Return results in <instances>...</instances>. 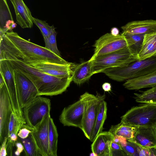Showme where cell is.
<instances>
[{"mask_svg":"<svg viewBox=\"0 0 156 156\" xmlns=\"http://www.w3.org/2000/svg\"><path fill=\"white\" fill-rule=\"evenodd\" d=\"M0 36V59L17 60L27 64L39 62H68L45 47L23 38L12 30Z\"/></svg>","mask_w":156,"mask_h":156,"instance_id":"obj_1","label":"cell"},{"mask_svg":"<svg viewBox=\"0 0 156 156\" xmlns=\"http://www.w3.org/2000/svg\"><path fill=\"white\" fill-rule=\"evenodd\" d=\"M14 69H17L27 77L36 87L38 96H52L65 91L72 81L73 75L63 77L52 76L21 61L7 60Z\"/></svg>","mask_w":156,"mask_h":156,"instance_id":"obj_2","label":"cell"},{"mask_svg":"<svg viewBox=\"0 0 156 156\" xmlns=\"http://www.w3.org/2000/svg\"><path fill=\"white\" fill-rule=\"evenodd\" d=\"M156 69V55L146 59L137 60L122 67L108 69L102 73L110 79L119 82L147 75Z\"/></svg>","mask_w":156,"mask_h":156,"instance_id":"obj_3","label":"cell"},{"mask_svg":"<svg viewBox=\"0 0 156 156\" xmlns=\"http://www.w3.org/2000/svg\"><path fill=\"white\" fill-rule=\"evenodd\" d=\"M91 69L93 74L102 73L108 69L124 67L138 60L127 47L106 55L97 57L92 60Z\"/></svg>","mask_w":156,"mask_h":156,"instance_id":"obj_4","label":"cell"},{"mask_svg":"<svg viewBox=\"0 0 156 156\" xmlns=\"http://www.w3.org/2000/svg\"><path fill=\"white\" fill-rule=\"evenodd\" d=\"M121 122L134 127L156 126V104H144L131 108L121 117Z\"/></svg>","mask_w":156,"mask_h":156,"instance_id":"obj_5","label":"cell"},{"mask_svg":"<svg viewBox=\"0 0 156 156\" xmlns=\"http://www.w3.org/2000/svg\"><path fill=\"white\" fill-rule=\"evenodd\" d=\"M105 95L97 93L96 95L86 92L80 98L84 105L83 117L80 129L85 136L90 140L100 105L104 100Z\"/></svg>","mask_w":156,"mask_h":156,"instance_id":"obj_6","label":"cell"},{"mask_svg":"<svg viewBox=\"0 0 156 156\" xmlns=\"http://www.w3.org/2000/svg\"><path fill=\"white\" fill-rule=\"evenodd\" d=\"M51 109L50 100L38 96L23 109L27 124L31 128L35 127L45 115L50 113Z\"/></svg>","mask_w":156,"mask_h":156,"instance_id":"obj_7","label":"cell"},{"mask_svg":"<svg viewBox=\"0 0 156 156\" xmlns=\"http://www.w3.org/2000/svg\"><path fill=\"white\" fill-rule=\"evenodd\" d=\"M93 46L94 47V53L90 60L122 49L128 45L126 39L122 34L114 36L107 33L97 40Z\"/></svg>","mask_w":156,"mask_h":156,"instance_id":"obj_8","label":"cell"},{"mask_svg":"<svg viewBox=\"0 0 156 156\" xmlns=\"http://www.w3.org/2000/svg\"><path fill=\"white\" fill-rule=\"evenodd\" d=\"M14 69L16 91L20 105L23 109L38 96V92L30 80L19 70Z\"/></svg>","mask_w":156,"mask_h":156,"instance_id":"obj_9","label":"cell"},{"mask_svg":"<svg viewBox=\"0 0 156 156\" xmlns=\"http://www.w3.org/2000/svg\"><path fill=\"white\" fill-rule=\"evenodd\" d=\"M14 69L9 61L0 59V72L3 76L13 112L20 117H24L16 91L14 75Z\"/></svg>","mask_w":156,"mask_h":156,"instance_id":"obj_10","label":"cell"},{"mask_svg":"<svg viewBox=\"0 0 156 156\" xmlns=\"http://www.w3.org/2000/svg\"><path fill=\"white\" fill-rule=\"evenodd\" d=\"M50 113L45 115L42 121L30 133L32 140L40 156H49L48 144L49 122Z\"/></svg>","mask_w":156,"mask_h":156,"instance_id":"obj_11","label":"cell"},{"mask_svg":"<svg viewBox=\"0 0 156 156\" xmlns=\"http://www.w3.org/2000/svg\"><path fill=\"white\" fill-rule=\"evenodd\" d=\"M13 112L8 91L5 83L0 87V141L1 144L7 137L11 114Z\"/></svg>","mask_w":156,"mask_h":156,"instance_id":"obj_12","label":"cell"},{"mask_svg":"<svg viewBox=\"0 0 156 156\" xmlns=\"http://www.w3.org/2000/svg\"><path fill=\"white\" fill-rule=\"evenodd\" d=\"M84 111V103L80 98L78 101L63 109L59 117V121L64 126L80 129Z\"/></svg>","mask_w":156,"mask_h":156,"instance_id":"obj_13","label":"cell"},{"mask_svg":"<svg viewBox=\"0 0 156 156\" xmlns=\"http://www.w3.org/2000/svg\"><path fill=\"white\" fill-rule=\"evenodd\" d=\"M74 63L62 64L48 62H39L30 65L47 74L59 77L73 75Z\"/></svg>","mask_w":156,"mask_h":156,"instance_id":"obj_14","label":"cell"},{"mask_svg":"<svg viewBox=\"0 0 156 156\" xmlns=\"http://www.w3.org/2000/svg\"><path fill=\"white\" fill-rule=\"evenodd\" d=\"M133 137L127 140L142 147H156V129L154 127H136Z\"/></svg>","mask_w":156,"mask_h":156,"instance_id":"obj_15","label":"cell"},{"mask_svg":"<svg viewBox=\"0 0 156 156\" xmlns=\"http://www.w3.org/2000/svg\"><path fill=\"white\" fill-rule=\"evenodd\" d=\"M122 34H147L156 32V20H147L134 21L121 27Z\"/></svg>","mask_w":156,"mask_h":156,"instance_id":"obj_16","label":"cell"},{"mask_svg":"<svg viewBox=\"0 0 156 156\" xmlns=\"http://www.w3.org/2000/svg\"><path fill=\"white\" fill-rule=\"evenodd\" d=\"M114 137L109 131L99 133L91 145L92 152L97 156H110V146Z\"/></svg>","mask_w":156,"mask_h":156,"instance_id":"obj_17","label":"cell"},{"mask_svg":"<svg viewBox=\"0 0 156 156\" xmlns=\"http://www.w3.org/2000/svg\"><path fill=\"white\" fill-rule=\"evenodd\" d=\"M15 10L16 23L21 28H31L33 26V17L29 9L23 0H10Z\"/></svg>","mask_w":156,"mask_h":156,"instance_id":"obj_18","label":"cell"},{"mask_svg":"<svg viewBox=\"0 0 156 156\" xmlns=\"http://www.w3.org/2000/svg\"><path fill=\"white\" fill-rule=\"evenodd\" d=\"M123 85L125 88L130 90H138L156 86V69L145 76L126 80Z\"/></svg>","mask_w":156,"mask_h":156,"instance_id":"obj_19","label":"cell"},{"mask_svg":"<svg viewBox=\"0 0 156 156\" xmlns=\"http://www.w3.org/2000/svg\"><path fill=\"white\" fill-rule=\"evenodd\" d=\"M91 67V62L89 60L78 64H74L72 81L80 85L87 81L93 75Z\"/></svg>","mask_w":156,"mask_h":156,"instance_id":"obj_20","label":"cell"},{"mask_svg":"<svg viewBox=\"0 0 156 156\" xmlns=\"http://www.w3.org/2000/svg\"><path fill=\"white\" fill-rule=\"evenodd\" d=\"M156 55V32L145 34L137 60H144Z\"/></svg>","mask_w":156,"mask_h":156,"instance_id":"obj_21","label":"cell"},{"mask_svg":"<svg viewBox=\"0 0 156 156\" xmlns=\"http://www.w3.org/2000/svg\"><path fill=\"white\" fill-rule=\"evenodd\" d=\"M107 103L104 100L100 104L91 134L90 141L93 142L98 135L102 132L103 126L107 117Z\"/></svg>","mask_w":156,"mask_h":156,"instance_id":"obj_22","label":"cell"},{"mask_svg":"<svg viewBox=\"0 0 156 156\" xmlns=\"http://www.w3.org/2000/svg\"><path fill=\"white\" fill-rule=\"evenodd\" d=\"M136 128L121 122L116 125L112 126L109 131L114 136H121L129 140L133 138Z\"/></svg>","mask_w":156,"mask_h":156,"instance_id":"obj_23","label":"cell"},{"mask_svg":"<svg viewBox=\"0 0 156 156\" xmlns=\"http://www.w3.org/2000/svg\"><path fill=\"white\" fill-rule=\"evenodd\" d=\"M58 134L53 119L50 117L49 122L48 144L49 156H57Z\"/></svg>","mask_w":156,"mask_h":156,"instance_id":"obj_24","label":"cell"},{"mask_svg":"<svg viewBox=\"0 0 156 156\" xmlns=\"http://www.w3.org/2000/svg\"><path fill=\"white\" fill-rule=\"evenodd\" d=\"M123 35L126 39L128 43V47L132 54L136 58V56L141 49L145 34Z\"/></svg>","mask_w":156,"mask_h":156,"instance_id":"obj_25","label":"cell"},{"mask_svg":"<svg viewBox=\"0 0 156 156\" xmlns=\"http://www.w3.org/2000/svg\"><path fill=\"white\" fill-rule=\"evenodd\" d=\"M136 101L142 103L156 104V86L140 93L134 94Z\"/></svg>","mask_w":156,"mask_h":156,"instance_id":"obj_26","label":"cell"},{"mask_svg":"<svg viewBox=\"0 0 156 156\" xmlns=\"http://www.w3.org/2000/svg\"><path fill=\"white\" fill-rule=\"evenodd\" d=\"M26 124L24 117H20L13 112L11 114L9 123L8 136L12 133L17 135L20 129Z\"/></svg>","mask_w":156,"mask_h":156,"instance_id":"obj_27","label":"cell"},{"mask_svg":"<svg viewBox=\"0 0 156 156\" xmlns=\"http://www.w3.org/2000/svg\"><path fill=\"white\" fill-rule=\"evenodd\" d=\"M13 20L12 17L6 0H0V31L2 30L6 22Z\"/></svg>","mask_w":156,"mask_h":156,"instance_id":"obj_28","label":"cell"},{"mask_svg":"<svg viewBox=\"0 0 156 156\" xmlns=\"http://www.w3.org/2000/svg\"><path fill=\"white\" fill-rule=\"evenodd\" d=\"M23 147L25 154L27 156H40L30 134L27 138L24 139L20 138Z\"/></svg>","mask_w":156,"mask_h":156,"instance_id":"obj_29","label":"cell"},{"mask_svg":"<svg viewBox=\"0 0 156 156\" xmlns=\"http://www.w3.org/2000/svg\"><path fill=\"white\" fill-rule=\"evenodd\" d=\"M34 23L40 30L44 38L49 36L54 31L55 28L53 25L50 26L45 21L33 17Z\"/></svg>","mask_w":156,"mask_h":156,"instance_id":"obj_30","label":"cell"},{"mask_svg":"<svg viewBox=\"0 0 156 156\" xmlns=\"http://www.w3.org/2000/svg\"><path fill=\"white\" fill-rule=\"evenodd\" d=\"M57 32L55 30L46 38H44L45 43V48L57 55L61 57L57 45L56 36Z\"/></svg>","mask_w":156,"mask_h":156,"instance_id":"obj_31","label":"cell"},{"mask_svg":"<svg viewBox=\"0 0 156 156\" xmlns=\"http://www.w3.org/2000/svg\"><path fill=\"white\" fill-rule=\"evenodd\" d=\"M110 156H128L120 144L112 141L110 146Z\"/></svg>","mask_w":156,"mask_h":156,"instance_id":"obj_32","label":"cell"},{"mask_svg":"<svg viewBox=\"0 0 156 156\" xmlns=\"http://www.w3.org/2000/svg\"><path fill=\"white\" fill-rule=\"evenodd\" d=\"M137 147V145L127 140L126 145L122 148L128 156H138Z\"/></svg>","mask_w":156,"mask_h":156,"instance_id":"obj_33","label":"cell"},{"mask_svg":"<svg viewBox=\"0 0 156 156\" xmlns=\"http://www.w3.org/2000/svg\"><path fill=\"white\" fill-rule=\"evenodd\" d=\"M32 128L28 126L27 124L24 125L19 131L18 136L23 139L27 138L32 132Z\"/></svg>","mask_w":156,"mask_h":156,"instance_id":"obj_34","label":"cell"},{"mask_svg":"<svg viewBox=\"0 0 156 156\" xmlns=\"http://www.w3.org/2000/svg\"><path fill=\"white\" fill-rule=\"evenodd\" d=\"M150 149L144 148L137 146V151L138 156H150L151 155Z\"/></svg>","mask_w":156,"mask_h":156,"instance_id":"obj_35","label":"cell"},{"mask_svg":"<svg viewBox=\"0 0 156 156\" xmlns=\"http://www.w3.org/2000/svg\"><path fill=\"white\" fill-rule=\"evenodd\" d=\"M113 141L119 144L122 147L125 146L127 142V140L125 138L120 136H114Z\"/></svg>","mask_w":156,"mask_h":156,"instance_id":"obj_36","label":"cell"},{"mask_svg":"<svg viewBox=\"0 0 156 156\" xmlns=\"http://www.w3.org/2000/svg\"><path fill=\"white\" fill-rule=\"evenodd\" d=\"M7 137H5L3 142L1 144L0 147V156H6L7 155L6 151V143Z\"/></svg>","mask_w":156,"mask_h":156,"instance_id":"obj_37","label":"cell"},{"mask_svg":"<svg viewBox=\"0 0 156 156\" xmlns=\"http://www.w3.org/2000/svg\"><path fill=\"white\" fill-rule=\"evenodd\" d=\"M16 149L15 152L14 154L16 156H19L24 150V147L21 142H16L15 144Z\"/></svg>","mask_w":156,"mask_h":156,"instance_id":"obj_38","label":"cell"},{"mask_svg":"<svg viewBox=\"0 0 156 156\" xmlns=\"http://www.w3.org/2000/svg\"><path fill=\"white\" fill-rule=\"evenodd\" d=\"M103 89L106 92H109L111 90V85L110 83H105L102 85Z\"/></svg>","mask_w":156,"mask_h":156,"instance_id":"obj_39","label":"cell"},{"mask_svg":"<svg viewBox=\"0 0 156 156\" xmlns=\"http://www.w3.org/2000/svg\"><path fill=\"white\" fill-rule=\"evenodd\" d=\"M119 30L117 28L114 27L111 29L110 33L112 35L116 36L119 34Z\"/></svg>","mask_w":156,"mask_h":156,"instance_id":"obj_40","label":"cell"},{"mask_svg":"<svg viewBox=\"0 0 156 156\" xmlns=\"http://www.w3.org/2000/svg\"><path fill=\"white\" fill-rule=\"evenodd\" d=\"M5 83V80L3 75L0 73V87Z\"/></svg>","mask_w":156,"mask_h":156,"instance_id":"obj_41","label":"cell"},{"mask_svg":"<svg viewBox=\"0 0 156 156\" xmlns=\"http://www.w3.org/2000/svg\"><path fill=\"white\" fill-rule=\"evenodd\" d=\"M154 156H156V147L151 148Z\"/></svg>","mask_w":156,"mask_h":156,"instance_id":"obj_42","label":"cell"},{"mask_svg":"<svg viewBox=\"0 0 156 156\" xmlns=\"http://www.w3.org/2000/svg\"><path fill=\"white\" fill-rule=\"evenodd\" d=\"M155 128H156V127H155Z\"/></svg>","mask_w":156,"mask_h":156,"instance_id":"obj_43","label":"cell"}]
</instances>
